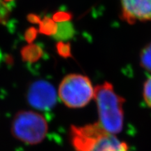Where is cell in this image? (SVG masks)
I'll use <instances>...</instances> for the list:
<instances>
[{
    "mask_svg": "<svg viewBox=\"0 0 151 151\" xmlns=\"http://www.w3.org/2000/svg\"><path fill=\"white\" fill-rule=\"evenodd\" d=\"M71 144L76 151H129L128 145L107 132L99 122L71 126Z\"/></svg>",
    "mask_w": 151,
    "mask_h": 151,
    "instance_id": "6da1fadb",
    "label": "cell"
},
{
    "mask_svg": "<svg viewBox=\"0 0 151 151\" xmlns=\"http://www.w3.org/2000/svg\"><path fill=\"white\" fill-rule=\"evenodd\" d=\"M94 98L97 106L99 123L113 134L121 132L124 99L115 92L113 85L109 82L98 85L94 88Z\"/></svg>",
    "mask_w": 151,
    "mask_h": 151,
    "instance_id": "7a4b0ae2",
    "label": "cell"
},
{
    "mask_svg": "<svg viewBox=\"0 0 151 151\" xmlns=\"http://www.w3.org/2000/svg\"><path fill=\"white\" fill-rule=\"evenodd\" d=\"M46 118L40 113L32 111L17 113L11 123L12 134L18 140L29 145L41 143L48 133Z\"/></svg>",
    "mask_w": 151,
    "mask_h": 151,
    "instance_id": "3957f363",
    "label": "cell"
},
{
    "mask_svg": "<svg viewBox=\"0 0 151 151\" xmlns=\"http://www.w3.org/2000/svg\"><path fill=\"white\" fill-rule=\"evenodd\" d=\"M94 89L86 76L71 73L66 76L58 89L60 99L67 106L79 109L86 106L94 98Z\"/></svg>",
    "mask_w": 151,
    "mask_h": 151,
    "instance_id": "277c9868",
    "label": "cell"
},
{
    "mask_svg": "<svg viewBox=\"0 0 151 151\" xmlns=\"http://www.w3.org/2000/svg\"><path fill=\"white\" fill-rule=\"evenodd\" d=\"M29 104L40 111H49L55 105V89L48 81L39 80L30 85L27 94Z\"/></svg>",
    "mask_w": 151,
    "mask_h": 151,
    "instance_id": "5b68a950",
    "label": "cell"
},
{
    "mask_svg": "<svg viewBox=\"0 0 151 151\" xmlns=\"http://www.w3.org/2000/svg\"><path fill=\"white\" fill-rule=\"evenodd\" d=\"M121 17L129 24L151 20V0H120Z\"/></svg>",
    "mask_w": 151,
    "mask_h": 151,
    "instance_id": "8992f818",
    "label": "cell"
},
{
    "mask_svg": "<svg viewBox=\"0 0 151 151\" xmlns=\"http://www.w3.org/2000/svg\"><path fill=\"white\" fill-rule=\"evenodd\" d=\"M20 54L24 62L34 63L42 58L43 50L39 45L31 43L24 46L20 51Z\"/></svg>",
    "mask_w": 151,
    "mask_h": 151,
    "instance_id": "52a82bcc",
    "label": "cell"
},
{
    "mask_svg": "<svg viewBox=\"0 0 151 151\" xmlns=\"http://www.w3.org/2000/svg\"><path fill=\"white\" fill-rule=\"evenodd\" d=\"M39 32L42 35L52 36L55 35L58 31V24L48 17H44L39 23Z\"/></svg>",
    "mask_w": 151,
    "mask_h": 151,
    "instance_id": "ba28073f",
    "label": "cell"
},
{
    "mask_svg": "<svg viewBox=\"0 0 151 151\" xmlns=\"http://www.w3.org/2000/svg\"><path fill=\"white\" fill-rule=\"evenodd\" d=\"M140 61L141 67L151 72V43L143 49L141 53Z\"/></svg>",
    "mask_w": 151,
    "mask_h": 151,
    "instance_id": "9c48e42d",
    "label": "cell"
},
{
    "mask_svg": "<svg viewBox=\"0 0 151 151\" xmlns=\"http://www.w3.org/2000/svg\"><path fill=\"white\" fill-rule=\"evenodd\" d=\"M143 96L148 106L151 108V76L147 79L143 86Z\"/></svg>",
    "mask_w": 151,
    "mask_h": 151,
    "instance_id": "30bf717a",
    "label": "cell"
},
{
    "mask_svg": "<svg viewBox=\"0 0 151 151\" xmlns=\"http://www.w3.org/2000/svg\"><path fill=\"white\" fill-rule=\"evenodd\" d=\"M56 48L57 51L60 56L67 58L71 55L70 45L69 43H65L60 41V42L57 43Z\"/></svg>",
    "mask_w": 151,
    "mask_h": 151,
    "instance_id": "8fae6325",
    "label": "cell"
},
{
    "mask_svg": "<svg viewBox=\"0 0 151 151\" xmlns=\"http://www.w3.org/2000/svg\"><path fill=\"white\" fill-rule=\"evenodd\" d=\"M38 30L35 27H31L26 30L24 32V39L27 43H31L35 40L37 37Z\"/></svg>",
    "mask_w": 151,
    "mask_h": 151,
    "instance_id": "7c38bea8",
    "label": "cell"
},
{
    "mask_svg": "<svg viewBox=\"0 0 151 151\" xmlns=\"http://www.w3.org/2000/svg\"><path fill=\"white\" fill-rule=\"evenodd\" d=\"M71 18V15L69 13L63 12V11H60L57 12L53 16V20L55 22H63L67 21Z\"/></svg>",
    "mask_w": 151,
    "mask_h": 151,
    "instance_id": "4fadbf2b",
    "label": "cell"
},
{
    "mask_svg": "<svg viewBox=\"0 0 151 151\" xmlns=\"http://www.w3.org/2000/svg\"><path fill=\"white\" fill-rule=\"evenodd\" d=\"M9 9L6 4H5L2 0H0V22L4 21L6 18L8 16Z\"/></svg>",
    "mask_w": 151,
    "mask_h": 151,
    "instance_id": "5bb4252c",
    "label": "cell"
},
{
    "mask_svg": "<svg viewBox=\"0 0 151 151\" xmlns=\"http://www.w3.org/2000/svg\"><path fill=\"white\" fill-rule=\"evenodd\" d=\"M27 20L33 24H39L41 22L40 16L35 14H30L27 16Z\"/></svg>",
    "mask_w": 151,
    "mask_h": 151,
    "instance_id": "9a60e30c",
    "label": "cell"
},
{
    "mask_svg": "<svg viewBox=\"0 0 151 151\" xmlns=\"http://www.w3.org/2000/svg\"><path fill=\"white\" fill-rule=\"evenodd\" d=\"M4 1H6V2H10V1H14V0H4Z\"/></svg>",
    "mask_w": 151,
    "mask_h": 151,
    "instance_id": "2e32d148",
    "label": "cell"
},
{
    "mask_svg": "<svg viewBox=\"0 0 151 151\" xmlns=\"http://www.w3.org/2000/svg\"></svg>",
    "mask_w": 151,
    "mask_h": 151,
    "instance_id": "e0dca14e",
    "label": "cell"
}]
</instances>
